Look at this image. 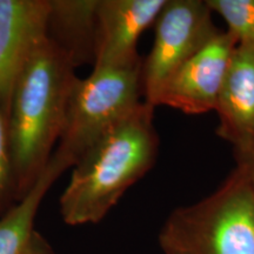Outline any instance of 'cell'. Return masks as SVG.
I'll list each match as a JSON object with an SVG mask.
<instances>
[{
  "instance_id": "5bb4252c",
  "label": "cell",
  "mask_w": 254,
  "mask_h": 254,
  "mask_svg": "<svg viewBox=\"0 0 254 254\" xmlns=\"http://www.w3.org/2000/svg\"><path fill=\"white\" fill-rule=\"evenodd\" d=\"M234 153H236V160H240L247 165L254 183V141L234 147Z\"/></svg>"
},
{
  "instance_id": "8fae6325",
  "label": "cell",
  "mask_w": 254,
  "mask_h": 254,
  "mask_svg": "<svg viewBox=\"0 0 254 254\" xmlns=\"http://www.w3.org/2000/svg\"><path fill=\"white\" fill-rule=\"evenodd\" d=\"M62 174L50 160L30 192L0 217V254H56L34 221L44 196Z\"/></svg>"
},
{
  "instance_id": "ba28073f",
  "label": "cell",
  "mask_w": 254,
  "mask_h": 254,
  "mask_svg": "<svg viewBox=\"0 0 254 254\" xmlns=\"http://www.w3.org/2000/svg\"><path fill=\"white\" fill-rule=\"evenodd\" d=\"M50 0H0V109L6 119L14 82L47 37Z\"/></svg>"
},
{
  "instance_id": "277c9868",
  "label": "cell",
  "mask_w": 254,
  "mask_h": 254,
  "mask_svg": "<svg viewBox=\"0 0 254 254\" xmlns=\"http://www.w3.org/2000/svg\"><path fill=\"white\" fill-rule=\"evenodd\" d=\"M141 67L142 60L120 67L93 68L88 77L78 79L58 147L51 158L60 172L74 166L91 146L144 101Z\"/></svg>"
},
{
  "instance_id": "52a82bcc",
  "label": "cell",
  "mask_w": 254,
  "mask_h": 254,
  "mask_svg": "<svg viewBox=\"0 0 254 254\" xmlns=\"http://www.w3.org/2000/svg\"><path fill=\"white\" fill-rule=\"evenodd\" d=\"M166 0H98L93 68L141 62L136 43L155 23Z\"/></svg>"
},
{
  "instance_id": "5b68a950",
  "label": "cell",
  "mask_w": 254,
  "mask_h": 254,
  "mask_svg": "<svg viewBox=\"0 0 254 254\" xmlns=\"http://www.w3.org/2000/svg\"><path fill=\"white\" fill-rule=\"evenodd\" d=\"M206 0H166L155 20L153 46L142 62L141 88L144 101L155 98L187 59L218 33Z\"/></svg>"
},
{
  "instance_id": "4fadbf2b",
  "label": "cell",
  "mask_w": 254,
  "mask_h": 254,
  "mask_svg": "<svg viewBox=\"0 0 254 254\" xmlns=\"http://www.w3.org/2000/svg\"><path fill=\"white\" fill-rule=\"evenodd\" d=\"M17 202V185L8 147L6 119L0 109V217Z\"/></svg>"
},
{
  "instance_id": "9c48e42d",
  "label": "cell",
  "mask_w": 254,
  "mask_h": 254,
  "mask_svg": "<svg viewBox=\"0 0 254 254\" xmlns=\"http://www.w3.org/2000/svg\"><path fill=\"white\" fill-rule=\"evenodd\" d=\"M218 134L233 147L254 141V49L238 44L218 97Z\"/></svg>"
},
{
  "instance_id": "30bf717a",
  "label": "cell",
  "mask_w": 254,
  "mask_h": 254,
  "mask_svg": "<svg viewBox=\"0 0 254 254\" xmlns=\"http://www.w3.org/2000/svg\"><path fill=\"white\" fill-rule=\"evenodd\" d=\"M98 0H50L47 38L75 67L94 64Z\"/></svg>"
},
{
  "instance_id": "7a4b0ae2",
  "label": "cell",
  "mask_w": 254,
  "mask_h": 254,
  "mask_svg": "<svg viewBox=\"0 0 254 254\" xmlns=\"http://www.w3.org/2000/svg\"><path fill=\"white\" fill-rule=\"evenodd\" d=\"M153 111L142 101L73 166L59 200L65 224L81 226L101 221L126 190L153 167L159 148Z\"/></svg>"
},
{
  "instance_id": "8992f818",
  "label": "cell",
  "mask_w": 254,
  "mask_h": 254,
  "mask_svg": "<svg viewBox=\"0 0 254 254\" xmlns=\"http://www.w3.org/2000/svg\"><path fill=\"white\" fill-rule=\"evenodd\" d=\"M237 45L238 40L231 32L219 31L171 75L153 106L163 105L186 114L214 111Z\"/></svg>"
},
{
  "instance_id": "3957f363",
  "label": "cell",
  "mask_w": 254,
  "mask_h": 254,
  "mask_svg": "<svg viewBox=\"0 0 254 254\" xmlns=\"http://www.w3.org/2000/svg\"><path fill=\"white\" fill-rule=\"evenodd\" d=\"M159 245L165 254H254V183L247 165L237 160L215 192L174 209Z\"/></svg>"
},
{
  "instance_id": "7c38bea8",
  "label": "cell",
  "mask_w": 254,
  "mask_h": 254,
  "mask_svg": "<svg viewBox=\"0 0 254 254\" xmlns=\"http://www.w3.org/2000/svg\"><path fill=\"white\" fill-rule=\"evenodd\" d=\"M227 24L238 44L254 49V0H206Z\"/></svg>"
},
{
  "instance_id": "6da1fadb",
  "label": "cell",
  "mask_w": 254,
  "mask_h": 254,
  "mask_svg": "<svg viewBox=\"0 0 254 254\" xmlns=\"http://www.w3.org/2000/svg\"><path fill=\"white\" fill-rule=\"evenodd\" d=\"M78 79L71 59L47 37L17 77L6 128L18 201L30 192L52 158Z\"/></svg>"
}]
</instances>
